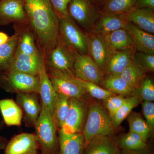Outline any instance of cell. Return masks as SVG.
<instances>
[{
	"mask_svg": "<svg viewBox=\"0 0 154 154\" xmlns=\"http://www.w3.org/2000/svg\"><path fill=\"white\" fill-rule=\"evenodd\" d=\"M54 11L58 18L69 15L68 8L71 0H49Z\"/></svg>",
	"mask_w": 154,
	"mask_h": 154,
	"instance_id": "74e56055",
	"label": "cell"
},
{
	"mask_svg": "<svg viewBox=\"0 0 154 154\" xmlns=\"http://www.w3.org/2000/svg\"><path fill=\"white\" fill-rule=\"evenodd\" d=\"M45 62L42 55H30L16 50L8 71L21 72L38 75V71Z\"/></svg>",
	"mask_w": 154,
	"mask_h": 154,
	"instance_id": "4fadbf2b",
	"label": "cell"
},
{
	"mask_svg": "<svg viewBox=\"0 0 154 154\" xmlns=\"http://www.w3.org/2000/svg\"><path fill=\"white\" fill-rule=\"evenodd\" d=\"M18 43V37L16 34L10 36L5 43L0 45V72L8 71L14 54Z\"/></svg>",
	"mask_w": 154,
	"mask_h": 154,
	"instance_id": "4316f807",
	"label": "cell"
},
{
	"mask_svg": "<svg viewBox=\"0 0 154 154\" xmlns=\"http://www.w3.org/2000/svg\"><path fill=\"white\" fill-rule=\"evenodd\" d=\"M57 125L52 114L42 104L41 110L35 124V135L42 154H58Z\"/></svg>",
	"mask_w": 154,
	"mask_h": 154,
	"instance_id": "3957f363",
	"label": "cell"
},
{
	"mask_svg": "<svg viewBox=\"0 0 154 154\" xmlns=\"http://www.w3.org/2000/svg\"><path fill=\"white\" fill-rule=\"evenodd\" d=\"M125 29L132 37L136 51L154 54L153 34L141 30L129 22Z\"/></svg>",
	"mask_w": 154,
	"mask_h": 154,
	"instance_id": "44dd1931",
	"label": "cell"
},
{
	"mask_svg": "<svg viewBox=\"0 0 154 154\" xmlns=\"http://www.w3.org/2000/svg\"><path fill=\"white\" fill-rule=\"evenodd\" d=\"M29 25L44 58L55 47L59 35V19L49 0H22Z\"/></svg>",
	"mask_w": 154,
	"mask_h": 154,
	"instance_id": "6da1fadb",
	"label": "cell"
},
{
	"mask_svg": "<svg viewBox=\"0 0 154 154\" xmlns=\"http://www.w3.org/2000/svg\"><path fill=\"white\" fill-rule=\"evenodd\" d=\"M81 80L85 87L87 93L95 99L105 100L110 96L116 95L111 91L101 88L96 84Z\"/></svg>",
	"mask_w": 154,
	"mask_h": 154,
	"instance_id": "d590c367",
	"label": "cell"
},
{
	"mask_svg": "<svg viewBox=\"0 0 154 154\" xmlns=\"http://www.w3.org/2000/svg\"><path fill=\"white\" fill-rule=\"evenodd\" d=\"M37 94L18 93L16 102L20 106L23 114V121L28 127L35 126L41 110Z\"/></svg>",
	"mask_w": 154,
	"mask_h": 154,
	"instance_id": "7c38bea8",
	"label": "cell"
},
{
	"mask_svg": "<svg viewBox=\"0 0 154 154\" xmlns=\"http://www.w3.org/2000/svg\"><path fill=\"white\" fill-rule=\"evenodd\" d=\"M132 95L138 97L140 100L153 102L154 100L153 82L149 78L145 77L133 90Z\"/></svg>",
	"mask_w": 154,
	"mask_h": 154,
	"instance_id": "836d02e7",
	"label": "cell"
},
{
	"mask_svg": "<svg viewBox=\"0 0 154 154\" xmlns=\"http://www.w3.org/2000/svg\"><path fill=\"white\" fill-rule=\"evenodd\" d=\"M125 14L128 22L144 31L154 34V9L135 8Z\"/></svg>",
	"mask_w": 154,
	"mask_h": 154,
	"instance_id": "7402d4cb",
	"label": "cell"
},
{
	"mask_svg": "<svg viewBox=\"0 0 154 154\" xmlns=\"http://www.w3.org/2000/svg\"><path fill=\"white\" fill-rule=\"evenodd\" d=\"M110 136L94 137L85 146L83 154H120L118 144Z\"/></svg>",
	"mask_w": 154,
	"mask_h": 154,
	"instance_id": "ffe728a7",
	"label": "cell"
},
{
	"mask_svg": "<svg viewBox=\"0 0 154 154\" xmlns=\"http://www.w3.org/2000/svg\"><path fill=\"white\" fill-rule=\"evenodd\" d=\"M135 8L154 9V0H137Z\"/></svg>",
	"mask_w": 154,
	"mask_h": 154,
	"instance_id": "ab89813d",
	"label": "cell"
},
{
	"mask_svg": "<svg viewBox=\"0 0 154 154\" xmlns=\"http://www.w3.org/2000/svg\"><path fill=\"white\" fill-rule=\"evenodd\" d=\"M119 75L134 90L145 78L146 72L135 64L132 61Z\"/></svg>",
	"mask_w": 154,
	"mask_h": 154,
	"instance_id": "f546056e",
	"label": "cell"
},
{
	"mask_svg": "<svg viewBox=\"0 0 154 154\" xmlns=\"http://www.w3.org/2000/svg\"><path fill=\"white\" fill-rule=\"evenodd\" d=\"M14 28L15 33L18 37L17 51L30 55L42 56L28 22L14 25Z\"/></svg>",
	"mask_w": 154,
	"mask_h": 154,
	"instance_id": "2e32d148",
	"label": "cell"
},
{
	"mask_svg": "<svg viewBox=\"0 0 154 154\" xmlns=\"http://www.w3.org/2000/svg\"><path fill=\"white\" fill-rule=\"evenodd\" d=\"M107 46L112 51L135 49L132 37L125 29H120L104 36Z\"/></svg>",
	"mask_w": 154,
	"mask_h": 154,
	"instance_id": "d4e9b609",
	"label": "cell"
},
{
	"mask_svg": "<svg viewBox=\"0 0 154 154\" xmlns=\"http://www.w3.org/2000/svg\"><path fill=\"white\" fill-rule=\"evenodd\" d=\"M0 86L10 93L39 94L38 75L21 72L7 71L2 73L0 77Z\"/></svg>",
	"mask_w": 154,
	"mask_h": 154,
	"instance_id": "8992f818",
	"label": "cell"
},
{
	"mask_svg": "<svg viewBox=\"0 0 154 154\" xmlns=\"http://www.w3.org/2000/svg\"><path fill=\"white\" fill-rule=\"evenodd\" d=\"M136 49L112 51L104 67L107 75H119L133 61Z\"/></svg>",
	"mask_w": 154,
	"mask_h": 154,
	"instance_id": "ac0fdd59",
	"label": "cell"
},
{
	"mask_svg": "<svg viewBox=\"0 0 154 154\" xmlns=\"http://www.w3.org/2000/svg\"><path fill=\"white\" fill-rule=\"evenodd\" d=\"M8 34L2 32H0V45L5 43L10 38Z\"/></svg>",
	"mask_w": 154,
	"mask_h": 154,
	"instance_id": "b9f144b4",
	"label": "cell"
},
{
	"mask_svg": "<svg viewBox=\"0 0 154 154\" xmlns=\"http://www.w3.org/2000/svg\"><path fill=\"white\" fill-rule=\"evenodd\" d=\"M133 62L143 71L154 72V54L136 51L133 58Z\"/></svg>",
	"mask_w": 154,
	"mask_h": 154,
	"instance_id": "e575fe53",
	"label": "cell"
},
{
	"mask_svg": "<svg viewBox=\"0 0 154 154\" xmlns=\"http://www.w3.org/2000/svg\"><path fill=\"white\" fill-rule=\"evenodd\" d=\"M87 35L88 54L103 71L112 51L107 46L104 36L97 34L93 30Z\"/></svg>",
	"mask_w": 154,
	"mask_h": 154,
	"instance_id": "9a60e30c",
	"label": "cell"
},
{
	"mask_svg": "<svg viewBox=\"0 0 154 154\" xmlns=\"http://www.w3.org/2000/svg\"><path fill=\"white\" fill-rule=\"evenodd\" d=\"M126 98L124 96L115 95L104 100L105 107L111 118L123 104Z\"/></svg>",
	"mask_w": 154,
	"mask_h": 154,
	"instance_id": "8d00e7d4",
	"label": "cell"
},
{
	"mask_svg": "<svg viewBox=\"0 0 154 154\" xmlns=\"http://www.w3.org/2000/svg\"><path fill=\"white\" fill-rule=\"evenodd\" d=\"M7 143H8L6 141V140L0 135V151L5 149Z\"/></svg>",
	"mask_w": 154,
	"mask_h": 154,
	"instance_id": "7bdbcfd3",
	"label": "cell"
},
{
	"mask_svg": "<svg viewBox=\"0 0 154 154\" xmlns=\"http://www.w3.org/2000/svg\"><path fill=\"white\" fill-rule=\"evenodd\" d=\"M140 100L135 96L126 98L125 101L112 117L113 125L117 127L121 124L125 119L131 113L132 109L140 103Z\"/></svg>",
	"mask_w": 154,
	"mask_h": 154,
	"instance_id": "1f68e13d",
	"label": "cell"
},
{
	"mask_svg": "<svg viewBox=\"0 0 154 154\" xmlns=\"http://www.w3.org/2000/svg\"><path fill=\"white\" fill-rule=\"evenodd\" d=\"M128 22L125 14L104 12L98 17L93 30L104 36L109 33L120 29H125Z\"/></svg>",
	"mask_w": 154,
	"mask_h": 154,
	"instance_id": "e0dca14e",
	"label": "cell"
},
{
	"mask_svg": "<svg viewBox=\"0 0 154 154\" xmlns=\"http://www.w3.org/2000/svg\"><path fill=\"white\" fill-rule=\"evenodd\" d=\"M101 85L104 89L122 96L132 95L134 89L119 75H107Z\"/></svg>",
	"mask_w": 154,
	"mask_h": 154,
	"instance_id": "484cf974",
	"label": "cell"
},
{
	"mask_svg": "<svg viewBox=\"0 0 154 154\" xmlns=\"http://www.w3.org/2000/svg\"><path fill=\"white\" fill-rule=\"evenodd\" d=\"M87 113V105L82 99L70 98L68 111L60 130L68 134L82 133Z\"/></svg>",
	"mask_w": 154,
	"mask_h": 154,
	"instance_id": "ba28073f",
	"label": "cell"
},
{
	"mask_svg": "<svg viewBox=\"0 0 154 154\" xmlns=\"http://www.w3.org/2000/svg\"><path fill=\"white\" fill-rule=\"evenodd\" d=\"M123 150H137L146 148V142L137 134L129 131L120 138L117 143Z\"/></svg>",
	"mask_w": 154,
	"mask_h": 154,
	"instance_id": "4dcf8cb0",
	"label": "cell"
},
{
	"mask_svg": "<svg viewBox=\"0 0 154 154\" xmlns=\"http://www.w3.org/2000/svg\"><path fill=\"white\" fill-rule=\"evenodd\" d=\"M143 112L146 121L151 128L154 126V103L152 102L143 101L142 104Z\"/></svg>",
	"mask_w": 154,
	"mask_h": 154,
	"instance_id": "f35d334b",
	"label": "cell"
},
{
	"mask_svg": "<svg viewBox=\"0 0 154 154\" xmlns=\"http://www.w3.org/2000/svg\"><path fill=\"white\" fill-rule=\"evenodd\" d=\"M0 112L8 126H20L23 114L20 106L12 99L0 100Z\"/></svg>",
	"mask_w": 154,
	"mask_h": 154,
	"instance_id": "cb8c5ba5",
	"label": "cell"
},
{
	"mask_svg": "<svg viewBox=\"0 0 154 154\" xmlns=\"http://www.w3.org/2000/svg\"><path fill=\"white\" fill-rule=\"evenodd\" d=\"M128 121L130 131L137 134L146 142L150 134L151 127L144 120L140 114L136 112L130 113Z\"/></svg>",
	"mask_w": 154,
	"mask_h": 154,
	"instance_id": "f1b7e54d",
	"label": "cell"
},
{
	"mask_svg": "<svg viewBox=\"0 0 154 154\" xmlns=\"http://www.w3.org/2000/svg\"><path fill=\"white\" fill-rule=\"evenodd\" d=\"M75 52L64 43L59 35L56 45L45 59V65L51 68L75 75Z\"/></svg>",
	"mask_w": 154,
	"mask_h": 154,
	"instance_id": "52a82bcc",
	"label": "cell"
},
{
	"mask_svg": "<svg viewBox=\"0 0 154 154\" xmlns=\"http://www.w3.org/2000/svg\"><path fill=\"white\" fill-rule=\"evenodd\" d=\"M69 99L63 94H57L53 108V117L57 126L60 129L64 122L68 111Z\"/></svg>",
	"mask_w": 154,
	"mask_h": 154,
	"instance_id": "83f0119b",
	"label": "cell"
},
{
	"mask_svg": "<svg viewBox=\"0 0 154 154\" xmlns=\"http://www.w3.org/2000/svg\"><path fill=\"white\" fill-rule=\"evenodd\" d=\"M114 128L112 119L107 109L99 103H92L88 108L83 128L85 146L96 136L111 135Z\"/></svg>",
	"mask_w": 154,
	"mask_h": 154,
	"instance_id": "7a4b0ae2",
	"label": "cell"
},
{
	"mask_svg": "<svg viewBox=\"0 0 154 154\" xmlns=\"http://www.w3.org/2000/svg\"><path fill=\"white\" fill-rule=\"evenodd\" d=\"M39 81V94L43 104L49 109L53 115L54 104L57 96V93L50 80L48 74L45 62L42 64L38 72Z\"/></svg>",
	"mask_w": 154,
	"mask_h": 154,
	"instance_id": "603a6c76",
	"label": "cell"
},
{
	"mask_svg": "<svg viewBox=\"0 0 154 154\" xmlns=\"http://www.w3.org/2000/svg\"><path fill=\"white\" fill-rule=\"evenodd\" d=\"M137 0H108L104 6L105 12L125 14L135 8Z\"/></svg>",
	"mask_w": 154,
	"mask_h": 154,
	"instance_id": "d6a6232c",
	"label": "cell"
},
{
	"mask_svg": "<svg viewBox=\"0 0 154 154\" xmlns=\"http://www.w3.org/2000/svg\"><path fill=\"white\" fill-rule=\"evenodd\" d=\"M76 57L74 64L75 76L78 79L101 85L105 76V73L88 54H80L75 52Z\"/></svg>",
	"mask_w": 154,
	"mask_h": 154,
	"instance_id": "9c48e42d",
	"label": "cell"
},
{
	"mask_svg": "<svg viewBox=\"0 0 154 154\" xmlns=\"http://www.w3.org/2000/svg\"><path fill=\"white\" fill-rule=\"evenodd\" d=\"M38 148L35 134L23 133L15 136L7 143L5 154H37Z\"/></svg>",
	"mask_w": 154,
	"mask_h": 154,
	"instance_id": "5bb4252c",
	"label": "cell"
},
{
	"mask_svg": "<svg viewBox=\"0 0 154 154\" xmlns=\"http://www.w3.org/2000/svg\"><path fill=\"white\" fill-rule=\"evenodd\" d=\"M27 22L22 0H0V26Z\"/></svg>",
	"mask_w": 154,
	"mask_h": 154,
	"instance_id": "8fae6325",
	"label": "cell"
},
{
	"mask_svg": "<svg viewBox=\"0 0 154 154\" xmlns=\"http://www.w3.org/2000/svg\"><path fill=\"white\" fill-rule=\"evenodd\" d=\"M58 154H83L85 148L82 133L68 134L60 130Z\"/></svg>",
	"mask_w": 154,
	"mask_h": 154,
	"instance_id": "d6986e66",
	"label": "cell"
},
{
	"mask_svg": "<svg viewBox=\"0 0 154 154\" xmlns=\"http://www.w3.org/2000/svg\"><path fill=\"white\" fill-rule=\"evenodd\" d=\"M59 19V35L64 43L75 52L88 54L87 33L81 30L69 15Z\"/></svg>",
	"mask_w": 154,
	"mask_h": 154,
	"instance_id": "5b68a950",
	"label": "cell"
},
{
	"mask_svg": "<svg viewBox=\"0 0 154 154\" xmlns=\"http://www.w3.org/2000/svg\"><path fill=\"white\" fill-rule=\"evenodd\" d=\"M68 14L76 23L87 30H93L98 14L89 0H71Z\"/></svg>",
	"mask_w": 154,
	"mask_h": 154,
	"instance_id": "30bf717a",
	"label": "cell"
},
{
	"mask_svg": "<svg viewBox=\"0 0 154 154\" xmlns=\"http://www.w3.org/2000/svg\"><path fill=\"white\" fill-rule=\"evenodd\" d=\"M48 74L57 94L69 98L82 99L87 92L80 79L75 75L48 67Z\"/></svg>",
	"mask_w": 154,
	"mask_h": 154,
	"instance_id": "277c9868",
	"label": "cell"
},
{
	"mask_svg": "<svg viewBox=\"0 0 154 154\" xmlns=\"http://www.w3.org/2000/svg\"><path fill=\"white\" fill-rule=\"evenodd\" d=\"M99 1H105V0H99Z\"/></svg>",
	"mask_w": 154,
	"mask_h": 154,
	"instance_id": "ee69618b",
	"label": "cell"
},
{
	"mask_svg": "<svg viewBox=\"0 0 154 154\" xmlns=\"http://www.w3.org/2000/svg\"><path fill=\"white\" fill-rule=\"evenodd\" d=\"M152 154L146 148L143 149L137 150H124L122 154Z\"/></svg>",
	"mask_w": 154,
	"mask_h": 154,
	"instance_id": "60d3db41",
	"label": "cell"
}]
</instances>
